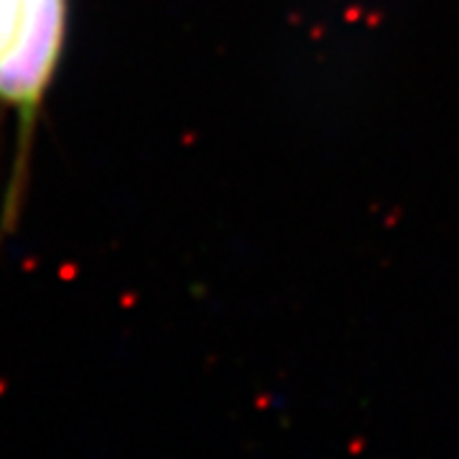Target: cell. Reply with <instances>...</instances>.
I'll list each match as a JSON object with an SVG mask.
<instances>
[{
  "instance_id": "cell-1",
  "label": "cell",
  "mask_w": 459,
  "mask_h": 459,
  "mask_svg": "<svg viewBox=\"0 0 459 459\" xmlns=\"http://www.w3.org/2000/svg\"><path fill=\"white\" fill-rule=\"evenodd\" d=\"M66 18V0H0V105L21 115L23 135L56 77Z\"/></svg>"
}]
</instances>
